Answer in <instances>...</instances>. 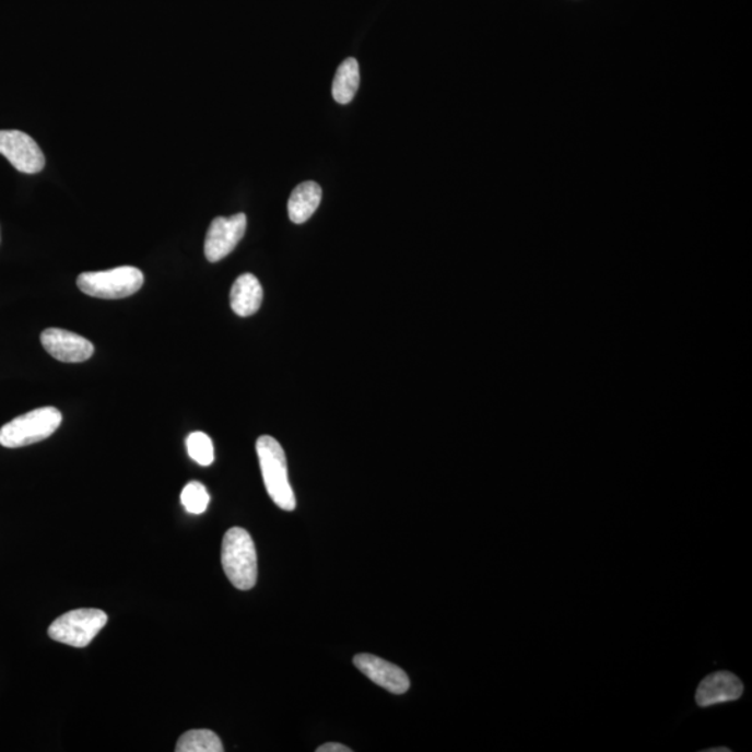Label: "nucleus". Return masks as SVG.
I'll return each mask as SVG.
<instances>
[{
  "instance_id": "f257e3e1",
  "label": "nucleus",
  "mask_w": 752,
  "mask_h": 752,
  "mask_svg": "<svg viewBox=\"0 0 752 752\" xmlns=\"http://www.w3.org/2000/svg\"><path fill=\"white\" fill-rule=\"evenodd\" d=\"M222 566L228 581L242 591L257 584V551L252 538L244 528L233 527L222 542Z\"/></svg>"
},
{
  "instance_id": "f03ea898",
  "label": "nucleus",
  "mask_w": 752,
  "mask_h": 752,
  "mask_svg": "<svg viewBox=\"0 0 752 752\" xmlns=\"http://www.w3.org/2000/svg\"><path fill=\"white\" fill-rule=\"evenodd\" d=\"M257 455L263 484L274 505L286 512L296 509V496L289 482L286 455L281 444L272 436L263 435L257 440Z\"/></svg>"
},
{
  "instance_id": "7ed1b4c3",
  "label": "nucleus",
  "mask_w": 752,
  "mask_h": 752,
  "mask_svg": "<svg viewBox=\"0 0 752 752\" xmlns=\"http://www.w3.org/2000/svg\"><path fill=\"white\" fill-rule=\"evenodd\" d=\"M62 413L55 408H40L10 421L0 428V445L9 449L48 439L62 424Z\"/></svg>"
},
{
  "instance_id": "20e7f679",
  "label": "nucleus",
  "mask_w": 752,
  "mask_h": 752,
  "mask_svg": "<svg viewBox=\"0 0 752 752\" xmlns=\"http://www.w3.org/2000/svg\"><path fill=\"white\" fill-rule=\"evenodd\" d=\"M142 284H144V274L134 267L84 272L78 278V286L86 296L106 299L133 296L140 291Z\"/></svg>"
},
{
  "instance_id": "39448f33",
  "label": "nucleus",
  "mask_w": 752,
  "mask_h": 752,
  "mask_svg": "<svg viewBox=\"0 0 752 752\" xmlns=\"http://www.w3.org/2000/svg\"><path fill=\"white\" fill-rule=\"evenodd\" d=\"M108 623V614L99 609H75L50 624L48 634L55 642L84 648L93 643Z\"/></svg>"
},
{
  "instance_id": "423d86ee",
  "label": "nucleus",
  "mask_w": 752,
  "mask_h": 752,
  "mask_svg": "<svg viewBox=\"0 0 752 752\" xmlns=\"http://www.w3.org/2000/svg\"><path fill=\"white\" fill-rule=\"evenodd\" d=\"M0 154L14 169L35 175L45 167V155L33 137L20 130H0Z\"/></svg>"
},
{
  "instance_id": "0eeeda50",
  "label": "nucleus",
  "mask_w": 752,
  "mask_h": 752,
  "mask_svg": "<svg viewBox=\"0 0 752 752\" xmlns=\"http://www.w3.org/2000/svg\"><path fill=\"white\" fill-rule=\"evenodd\" d=\"M247 216L236 213L231 218H215L205 237V257L210 262L226 258L237 247L246 233Z\"/></svg>"
},
{
  "instance_id": "6e6552de",
  "label": "nucleus",
  "mask_w": 752,
  "mask_h": 752,
  "mask_svg": "<svg viewBox=\"0 0 752 752\" xmlns=\"http://www.w3.org/2000/svg\"><path fill=\"white\" fill-rule=\"evenodd\" d=\"M40 342L54 359L62 363H84L94 354V344L90 340L64 329H45Z\"/></svg>"
},
{
  "instance_id": "1a4fd4ad",
  "label": "nucleus",
  "mask_w": 752,
  "mask_h": 752,
  "mask_svg": "<svg viewBox=\"0 0 752 752\" xmlns=\"http://www.w3.org/2000/svg\"><path fill=\"white\" fill-rule=\"evenodd\" d=\"M353 662L355 668L367 675L371 682L380 685L389 693L398 695L408 693L410 689L409 675L404 673L403 669L396 667L388 660L375 657V655L360 654L354 657Z\"/></svg>"
},
{
  "instance_id": "9d476101",
  "label": "nucleus",
  "mask_w": 752,
  "mask_h": 752,
  "mask_svg": "<svg viewBox=\"0 0 752 752\" xmlns=\"http://www.w3.org/2000/svg\"><path fill=\"white\" fill-rule=\"evenodd\" d=\"M743 694V682L735 673L720 670V672L706 675L700 683L695 693V703L701 708H708V706L740 700Z\"/></svg>"
},
{
  "instance_id": "9b49d317",
  "label": "nucleus",
  "mask_w": 752,
  "mask_h": 752,
  "mask_svg": "<svg viewBox=\"0 0 752 752\" xmlns=\"http://www.w3.org/2000/svg\"><path fill=\"white\" fill-rule=\"evenodd\" d=\"M263 291L252 273H244L233 283L231 306L238 317H251L261 307Z\"/></svg>"
},
{
  "instance_id": "f8f14e48",
  "label": "nucleus",
  "mask_w": 752,
  "mask_h": 752,
  "mask_svg": "<svg viewBox=\"0 0 752 752\" xmlns=\"http://www.w3.org/2000/svg\"><path fill=\"white\" fill-rule=\"evenodd\" d=\"M322 200V188L315 181H304L294 188L289 200V218L293 223H304L318 210Z\"/></svg>"
},
{
  "instance_id": "ddd939ff",
  "label": "nucleus",
  "mask_w": 752,
  "mask_h": 752,
  "mask_svg": "<svg viewBox=\"0 0 752 752\" xmlns=\"http://www.w3.org/2000/svg\"><path fill=\"white\" fill-rule=\"evenodd\" d=\"M360 86V66L354 58L345 59L334 75L332 95L338 104L352 103Z\"/></svg>"
},
{
  "instance_id": "4468645a",
  "label": "nucleus",
  "mask_w": 752,
  "mask_h": 752,
  "mask_svg": "<svg viewBox=\"0 0 752 752\" xmlns=\"http://www.w3.org/2000/svg\"><path fill=\"white\" fill-rule=\"evenodd\" d=\"M177 752H222L223 745L220 737L212 730H190L177 741Z\"/></svg>"
},
{
  "instance_id": "2eb2a0df",
  "label": "nucleus",
  "mask_w": 752,
  "mask_h": 752,
  "mask_svg": "<svg viewBox=\"0 0 752 752\" xmlns=\"http://www.w3.org/2000/svg\"><path fill=\"white\" fill-rule=\"evenodd\" d=\"M187 451L191 459L202 467L211 466L215 460L212 440L204 432H192L188 435Z\"/></svg>"
},
{
  "instance_id": "dca6fc26",
  "label": "nucleus",
  "mask_w": 752,
  "mask_h": 752,
  "mask_svg": "<svg viewBox=\"0 0 752 752\" xmlns=\"http://www.w3.org/2000/svg\"><path fill=\"white\" fill-rule=\"evenodd\" d=\"M181 505L191 515H202L210 505V494L201 482L191 481L183 487Z\"/></svg>"
},
{
  "instance_id": "f3484780",
  "label": "nucleus",
  "mask_w": 752,
  "mask_h": 752,
  "mask_svg": "<svg viewBox=\"0 0 752 752\" xmlns=\"http://www.w3.org/2000/svg\"><path fill=\"white\" fill-rule=\"evenodd\" d=\"M317 751L318 752H352V749H349V747H345V745L339 744V743H328V744H324L321 747H318Z\"/></svg>"
}]
</instances>
